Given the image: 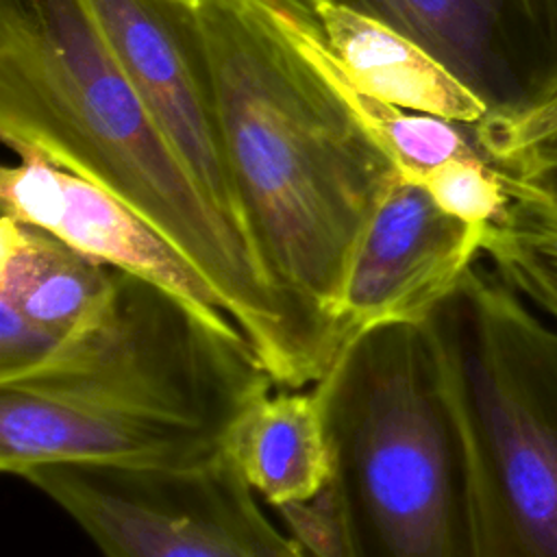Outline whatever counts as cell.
Instances as JSON below:
<instances>
[{
  "label": "cell",
  "mask_w": 557,
  "mask_h": 557,
  "mask_svg": "<svg viewBox=\"0 0 557 557\" xmlns=\"http://www.w3.org/2000/svg\"><path fill=\"white\" fill-rule=\"evenodd\" d=\"M0 135L113 191L220 292L276 387L324 376L344 333L289 296L189 174L81 0H0Z\"/></svg>",
  "instance_id": "1"
},
{
  "label": "cell",
  "mask_w": 557,
  "mask_h": 557,
  "mask_svg": "<svg viewBox=\"0 0 557 557\" xmlns=\"http://www.w3.org/2000/svg\"><path fill=\"white\" fill-rule=\"evenodd\" d=\"M170 17L207 83L265 268L289 296L339 326L355 248L398 170L270 13L200 0Z\"/></svg>",
  "instance_id": "2"
},
{
  "label": "cell",
  "mask_w": 557,
  "mask_h": 557,
  "mask_svg": "<svg viewBox=\"0 0 557 557\" xmlns=\"http://www.w3.org/2000/svg\"><path fill=\"white\" fill-rule=\"evenodd\" d=\"M318 383L350 557H483L461 433L424 324L355 333Z\"/></svg>",
  "instance_id": "3"
},
{
  "label": "cell",
  "mask_w": 557,
  "mask_h": 557,
  "mask_svg": "<svg viewBox=\"0 0 557 557\" xmlns=\"http://www.w3.org/2000/svg\"><path fill=\"white\" fill-rule=\"evenodd\" d=\"M461 433L483 557H557V329L476 263L422 322Z\"/></svg>",
  "instance_id": "4"
},
{
  "label": "cell",
  "mask_w": 557,
  "mask_h": 557,
  "mask_svg": "<svg viewBox=\"0 0 557 557\" xmlns=\"http://www.w3.org/2000/svg\"><path fill=\"white\" fill-rule=\"evenodd\" d=\"M0 387L226 431L276 383L250 344L211 329L172 294L115 268L98 311Z\"/></svg>",
  "instance_id": "5"
},
{
  "label": "cell",
  "mask_w": 557,
  "mask_h": 557,
  "mask_svg": "<svg viewBox=\"0 0 557 557\" xmlns=\"http://www.w3.org/2000/svg\"><path fill=\"white\" fill-rule=\"evenodd\" d=\"M52 500L102 557H296L226 455L202 468L39 463L20 476Z\"/></svg>",
  "instance_id": "6"
},
{
  "label": "cell",
  "mask_w": 557,
  "mask_h": 557,
  "mask_svg": "<svg viewBox=\"0 0 557 557\" xmlns=\"http://www.w3.org/2000/svg\"><path fill=\"white\" fill-rule=\"evenodd\" d=\"M15 154L17 161L0 172L2 215L161 287L211 329L250 344L209 278L131 205L37 148H20Z\"/></svg>",
  "instance_id": "7"
},
{
  "label": "cell",
  "mask_w": 557,
  "mask_h": 557,
  "mask_svg": "<svg viewBox=\"0 0 557 557\" xmlns=\"http://www.w3.org/2000/svg\"><path fill=\"white\" fill-rule=\"evenodd\" d=\"M487 228L444 213L420 183L396 174L346 274L337 309L346 339L376 324L424 322L479 261Z\"/></svg>",
  "instance_id": "8"
},
{
  "label": "cell",
  "mask_w": 557,
  "mask_h": 557,
  "mask_svg": "<svg viewBox=\"0 0 557 557\" xmlns=\"http://www.w3.org/2000/svg\"><path fill=\"white\" fill-rule=\"evenodd\" d=\"M422 44L487 107L511 124L557 96V52L516 0H359Z\"/></svg>",
  "instance_id": "9"
},
{
  "label": "cell",
  "mask_w": 557,
  "mask_h": 557,
  "mask_svg": "<svg viewBox=\"0 0 557 557\" xmlns=\"http://www.w3.org/2000/svg\"><path fill=\"white\" fill-rule=\"evenodd\" d=\"M81 2L189 174L250 237L207 83L172 17L154 0Z\"/></svg>",
  "instance_id": "10"
},
{
  "label": "cell",
  "mask_w": 557,
  "mask_h": 557,
  "mask_svg": "<svg viewBox=\"0 0 557 557\" xmlns=\"http://www.w3.org/2000/svg\"><path fill=\"white\" fill-rule=\"evenodd\" d=\"M224 457V431L0 387V468L39 463L189 470Z\"/></svg>",
  "instance_id": "11"
},
{
  "label": "cell",
  "mask_w": 557,
  "mask_h": 557,
  "mask_svg": "<svg viewBox=\"0 0 557 557\" xmlns=\"http://www.w3.org/2000/svg\"><path fill=\"white\" fill-rule=\"evenodd\" d=\"M320 33L342 74L383 102L459 124L487 117L485 102L422 44L352 2L320 0Z\"/></svg>",
  "instance_id": "12"
},
{
  "label": "cell",
  "mask_w": 557,
  "mask_h": 557,
  "mask_svg": "<svg viewBox=\"0 0 557 557\" xmlns=\"http://www.w3.org/2000/svg\"><path fill=\"white\" fill-rule=\"evenodd\" d=\"M224 455L274 509L318 496L337 468L322 385L255 398L224 431Z\"/></svg>",
  "instance_id": "13"
},
{
  "label": "cell",
  "mask_w": 557,
  "mask_h": 557,
  "mask_svg": "<svg viewBox=\"0 0 557 557\" xmlns=\"http://www.w3.org/2000/svg\"><path fill=\"white\" fill-rule=\"evenodd\" d=\"M115 268L2 215L0 302L57 339L83 326L111 292Z\"/></svg>",
  "instance_id": "14"
},
{
  "label": "cell",
  "mask_w": 557,
  "mask_h": 557,
  "mask_svg": "<svg viewBox=\"0 0 557 557\" xmlns=\"http://www.w3.org/2000/svg\"><path fill=\"white\" fill-rule=\"evenodd\" d=\"M281 35L307 59L350 111L355 122L387 154L400 176L420 183L437 165L483 157L472 124H459L440 115L403 109L359 91L335 63L318 22L292 13H270Z\"/></svg>",
  "instance_id": "15"
},
{
  "label": "cell",
  "mask_w": 557,
  "mask_h": 557,
  "mask_svg": "<svg viewBox=\"0 0 557 557\" xmlns=\"http://www.w3.org/2000/svg\"><path fill=\"white\" fill-rule=\"evenodd\" d=\"M483 255L511 289L557 320V209L511 196L485 233Z\"/></svg>",
  "instance_id": "16"
},
{
  "label": "cell",
  "mask_w": 557,
  "mask_h": 557,
  "mask_svg": "<svg viewBox=\"0 0 557 557\" xmlns=\"http://www.w3.org/2000/svg\"><path fill=\"white\" fill-rule=\"evenodd\" d=\"M420 185L444 213L479 228L496 224L511 202L500 172L483 157L446 161L431 170Z\"/></svg>",
  "instance_id": "17"
},
{
  "label": "cell",
  "mask_w": 557,
  "mask_h": 557,
  "mask_svg": "<svg viewBox=\"0 0 557 557\" xmlns=\"http://www.w3.org/2000/svg\"><path fill=\"white\" fill-rule=\"evenodd\" d=\"M511 196L557 209V131L492 163Z\"/></svg>",
  "instance_id": "18"
},
{
  "label": "cell",
  "mask_w": 557,
  "mask_h": 557,
  "mask_svg": "<svg viewBox=\"0 0 557 557\" xmlns=\"http://www.w3.org/2000/svg\"><path fill=\"white\" fill-rule=\"evenodd\" d=\"M472 128L487 161L496 163L498 159L557 131V96L550 98L540 111L518 122L498 124V122L481 120L479 124H472Z\"/></svg>",
  "instance_id": "19"
},
{
  "label": "cell",
  "mask_w": 557,
  "mask_h": 557,
  "mask_svg": "<svg viewBox=\"0 0 557 557\" xmlns=\"http://www.w3.org/2000/svg\"><path fill=\"white\" fill-rule=\"evenodd\" d=\"M537 33L557 52V0H516Z\"/></svg>",
  "instance_id": "20"
},
{
  "label": "cell",
  "mask_w": 557,
  "mask_h": 557,
  "mask_svg": "<svg viewBox=\"0 0 557 557\" xmlns=\"http://www.w3.org/2000/svg\"><path fill=\"white\" fill-rule=\"evenodd\" d=\"M296 557H309V555H307V553H305V550H302V553H298V555H296Z\"/></svg>",
  "instance_id": "21"
}]
</instances>
